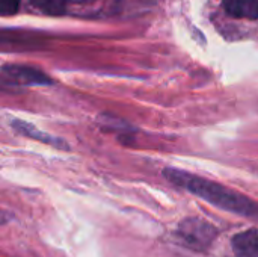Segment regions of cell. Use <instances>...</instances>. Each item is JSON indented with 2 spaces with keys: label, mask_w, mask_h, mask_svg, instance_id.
Here are the masks:
<instances>
[{
  "label": "cell",
  "mask_w": 258,
  "mask_h": 257,
  "mask_svg": "<svg viewBox=\"0 0 258 257\" xmlns=\"http://www.w3.org/2000/svg\"><path fill=\"white\" fill-rule=\"evenodd\" d=\"M67 2H71V3H89L92 0H67Z\"/></svg>",
  "instance_id": "10"
},
{
  "label": "cell",
  "mask_w": 258,
  "mask_h": 257,
  "mask_svg": "<svg viewBox=\"0 0 258 257\" xmlns=\"http://www.w3.org/2000/svg\"><path fill=\"white\" fill-rule=\"evenodd\" d=\"M9 124L12 129H15L18 133H21L23 136H27L30 139H35L38 142H42V144H47L50 147H54V148H60V150H65L68 151L70 150V145L67 141H63L62 138H57V136H53L47 132H42L39 129H36L33 124H30L29 121H23V120H18V118H11L9 120Z\"/></svg>",
  "instance_id": "4"
},
{
  "label": "cell",
  "mask_w": 258,
  "mask_h": 257,
  "mask_svg": "<svg viewBox=\"0 0 258 257\" xmlns=\"http://www.w3.org/2000/svg\"><path fill=\"white\" fill-rule=\"evenodd\" d=\"M97 124L101 127V130L109 132V133H115L122 144H132L135 141L136 129L118 117H113L110 114H103L98 117Z\"/></svg>",
  "instance_id": "5"
},
{
  "label": "cell",
  "mask_w": 258,
  "mask_h": 257,
  "mask_svg": "<svg viewBox=\"0 0 258 257\" xmlns=\"http://www.w3.org/2000/svg\"><path fill=\"white\" fill-rule=\"evenodd\" d=\"M218 235L219 230L212 223L198 217L184 218L175 230V236L184 247L200 253L207 251Z\"/></svg>",
  "instance_id": "2"
},
{
  "label": "cell",
  "mask_w": 258,
  "mask_h": 257,
  "mask_svg": "<svg viewBox=\"0 0 258 257\" xmlns=\"http://www.w3.org/2000/svg\"><path fill=\"white\" fill-rule=\"evenodd\" d=\"M231 248L236 257H258V229L234 235Z\"/></svg>",
  "instance_id": "6"
},
{
  "label": "cell",
  "mask_w": 258,
  "mask_h": 257,
  "mask_svg": "<svg viewBox=\"0 0 258 257\" xmlns=\"http://www.w3.org/2000/svg\"><path fill=\"white\" fill-rule=\"evenodd\" d=\"M30 3L45 15H62L67 6V0H30Z\"/></svg>",
  "instance_id": "8"
},
{
  "label": "cell",
  "mask_w": 258,
  "mask_h": 257,
  "mask_svg": "<svg viewBox=\"0 0 258 257\" xmlns=\"http://www.w3.org/2000/svg\"><path fill=\"white\" fill-rule=\"evenodd\" d=\"M21 0H0V12L2 15H12L18 11Z\"/></svg>",
  "instance_id": "9"
},
{
  "label": "cell",
  "mask_w": 258,
  "mask_h": 257,
  "mask_svg": "<svg viewBox=\"0 0 258 257\" xmlns=\"http://www.w3.org/2000/svg\"><path fill=\"white\" fill-rule=\"evenodd\" d=\"M2 83L6 86H30V85H51L53 80L38 68L27 65H3Z\"/></svg>",
  "instance_id": "3"
},
{
  "label": "cell",
  "mask_w": 258,
  "mask_h": 257,
  "mask_svg": "<svg viewBox=\"0 0 258 257\" xmlns=\"http://www.w3.org/2000/svg\"><path fill=\"white\" fill-rule=\"evenodd\" d=\"M222 3L230 17L258 20V0H222Z\"/></svg>",
  "instance_id": "7"
},
{
  "label": "cell",
  "mask_w": 258,
  "mask_h": 257,
  "mask_svg": "<svg viewBox=\"0 0 258 257\" xmlns=\"http://www.w3.org/2000/svg\"><path fill=\"white\" fill-rule=\"evenodd\" d=\"M163 177L172 185L206 200L222 211L258 221V201L222 183L172 167L163 170Z\"/></svg>",
  "instance_id": "1"
}]
</instances>
